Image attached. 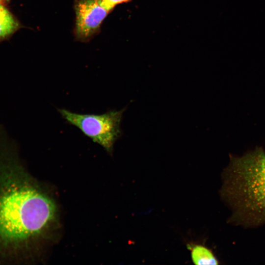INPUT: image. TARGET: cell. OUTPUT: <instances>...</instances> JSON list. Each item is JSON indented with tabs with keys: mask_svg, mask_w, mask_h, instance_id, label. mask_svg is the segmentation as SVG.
Here are the masks:
<instances>
[{
	"mask_svg": "<svg viewBox=\"0 0 265 265\" xmlns=\"http://www.w3.org/2000/svg\"><path fill=\"white\" fill-rule=\"evenodd\" d=\"M19 151L0 125V265L21 261L56 212L54 202L26 170Z\"/></svg>",
	"mask_w": 265,
	"mask_h": 265,
	"instance_id": "1",
	"label": "cell"
},
{
	"mask_svg": "<svg viewBox=\"0 0 265 265\" xmlns=\"http://www.w3.org/2000/svg\"><path fill=\"white\" fill-rule=\"evenodd\" d=\"M221 195L233 219L245 225L265 224V153L256 148L241 157L231 156L223 175Z\"/></svg>",
	"mask_w": 265,
	"mask_h": 265,
	"instance_id": "2",
	"label": "cell"
},
{
	"mask_svg": "<svg viewBox=\"0 0 265 265\" xmlns=\"http://www.w3.org/2000/svg\"><path fill=\"white\" fill-rule=\"evenodd\" d=\"M126 108L111 110L101 114H80L64 108L58 109L61 117L78 128L85 136L101 145L110 154L120 137V125Z\"/></svg>",
	"mask_w": 265,
	"mask_h": 265,
	"instance_id": "3",
	"label": "cell"
},
{
	"mask_svg": "<svg viewBox=\"0 0 265 265\" xmlns=\"http://www.w3.org/2000/svg\"><path fill=\"white\" fill-rule=\"evenodd\" d=\"M75 9L76 36L83 41L88 40L97 32L109 13L98 0H77Z\"/></svg>",
	"mask_w": 265,
	"mask_h": 265,
	"instance_id": "4",
	"label": "cell"
},
{
	"mask_svg": "<svg viewBox=\"0 0 265 265\" xmlns=\"http://www.w3.org/2000/svg\"><path fill=\"white\" fill-rule=\"evenodd\" d=\"M21 25L4 4L0 3V41L9 38Z\"/></svg>",
	"mask_w": 265,
	"mask_h": 265,
	"instance_id": "5",
	"label": "cell"
},
{
	"mask_svg": "<svg viewBox=\"0 0 265 265\" xmlns=\"http://www.w3.org/2000/svg\"><path fill=\"white\" fill-rule=\"evenodd\" d=\"M187 247L190 251L191 259L194 264L201 265L218 264L212 251L204 245L189 243L187 244Z\"/></svg>",
	"mask_w": 265,
	"mask_h": 265,
	"instance_id": "6",
	"label": "cell"
},
{
	"mask_svg": "<svg viewBox=\"0 0 265 265\" xmlns=\"http://www.w3.org/2000/svg\"><path fill=\"white\" fill-rule=\"evenodd\" d=\"M101 4L110 12L116 5L131 1L132 0H98Z\"/></svg>",
	"mask_w": 265,
	"mask_h": 265,
	"instance_id": "7",
	"label": "cell"
},
{
	"mask_svg": "<svg viewBox=\"0 0 265 265\" xmlns=\"http://www.w3.org/2000/svg\"><path fill=\"white\" fill-rule=\"evenodd\" d=\"M9 0H0V3L5 4Z\"/></svg>",
	"mask_w": 265,
	"mask_h": 265,
	"instance_id": "8",
	"label": "cell"
}]
</instances>
